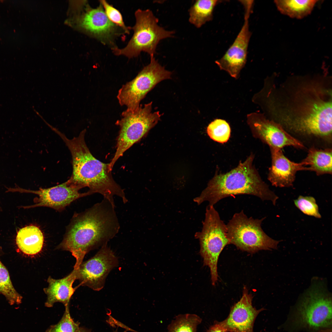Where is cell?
I'll list each match as a JSON object with an SVG mask.
<instances>
[{
  "instance_id": "17",
  "label": "cell",
  "mask_w": 332,
  "mask_h": 332,
  "mask_svg": "<svg viewBox=\"0 0 332 332\" xmlns=\"http://www.w3.org/2000/svg\"><path fill=\"white\" fill-rule=\"evenodd\" d=\"M271 148V165L268 178L272 185L280 188L293 185L297 172L306 170L303 162L295 163L287 158L281 149Z\"/></svg>"
},
{
  "instance_id": "19",
  "label": "cell",
  "mask_w": 332,
  "mask_h": 332,
  "mask_svg": "<svg viewBox=\"0 0 332 332\" xmlns=\"http://www.w3.org/2000/svg\"><path fill=\"white\" fill-rule=\"evenodd\" d=\"M16 244L24 254L34 255L42 250L44 242L43 233L39 227L31 225L21 228L17 233Z\"/></svg>"
},
{
  "instance_id": "14",
  "label": "cell",
  "mask_w": 332,
  "mask_h": 332,
  "mask_svg": "<svg viewBox=\"0 0 332 332\" xmlns=\"http://www.w3.org/2000/svg\"><path fill=\"white\" fill-rule=\"evenodd\" d=\"M247 121L253 130L270 148L281 149L287 146L303 148L302 142L288 133L281 126L263 114H248Z\"/></svg>"
},
{
  "instance_id": "24",
  "label": "cell",
  "mask_w": 332,
  "mask_h": 332,
  "mask_svg": "<svg viewBox=\"0 0 332 332\" xmlns=\"http://www.w3.org/2000/svg\"><path fill=\"white\" fill-rule=\"evenodd\" d=\"M0 293L5 296L10 305L21 302L22 297L14 289L8 270L0 261Z\"/></svg>"
},
{
  "instance_id": "25",
  "label": "cell",
  "mask_w": 332,
  "mask_h": 332,
  "mask_svg": "<svg viewBox=\"0 0 332 332\" xmlns=\"http://www.w3.org/2000/svg\"><path fill=\"white\" fill-rule=\"evenodd\" d=\"M210 138L220 143L226 142L230 135L231 129L228 124L224 120L217 119L211 122L207 128Z\"/></svg>"
},
{
  "instance_id": "31",
  "label": "cell",
  "mask_w": 332,
  "mask_h": 332,
  "mask_svg": "<svg viewBox=\"0 0 332 332\" xmlns=\"http://www.w3.org/2000/svg\"><path fill=\"white\" fill-rule=\"evenodd\" d=\"M118 332L117 331H115L114 332ZM126 332L125 331V332Z\"/></svg>"
},
{
  "instance_id": "3",
  "label": "cell",
  "mask_w": 332,
  "mask_h": 332,
  "mask_svg": "<svg viewBox=\"0 0 332 332\" xmlns=\"http://www.w3.org/2000/svg\"><path fill=\"white\" fill-rule=\"evenodd\" d=\"M53 131L64 141L71 153L73 171L68 180L70 183L81 189L87 187L91 195L101 194L113 204L115 196L121 198L124 203L128 202L124 190L112 176L109 163L102 162L90 152L85 141V129L71 139L56 128Z\"/></svg>"
},
{
  "instance_id": "13",
  "label": "cell",
  "mask_w": 332,
  "mask_h": 332,
  "mask_svg": "<svg viewBox=\"0 0 332 332\" xmlns=\"http://www.w3.org/2000/svg\"><path fill=\"white\" fill-rule=\"evenodd\" d=\"M81 188L70 183L68 180L61 184L48 188H40L37 190L23 189L19 187L7 188V192L31 193L38 195L34 198V204L24 206V208L44 207L58 211L63 210L72 202L80 198L91 195L88 192L81 193Z\"/></svg>"
},
{
  "instance_id": "28",
  "label": "cell",
  "mask_w": 332,
  "mask_h": 332,
  "mask_svg": "<svg viewBox=\"0 0 332 332\" xmlns=\"http://www.w3.org/2000/svg\"><path fill=\"white\" fill-rule=\"evenodd\" d=\"M79 325L71 318L68 306H65L64 313L59 322L51 326L46 332H76L79 328Z\"/></svg>"
},
{
  "instance_id": "30",
  "label": "cell",
  "mask_w": 332,
  "mask_h": 332,
  "mask_svg": "<svg viewBox=\"0 0 332 332\" xmlns=\"http://www.w3.org/2000/svg\"><path fill=\"white\" fill-rule=\"evenodd\" d=\"M76 332H89L88 330H86V329L83 328H80L77 330Z\"/></svg>"
},
{
  "instance_id": "27",
  "label": "cell",
  "mask_w": 332,
  "mask_h": 332,
  "mask_svg": "<svg viewBox=\"0 0 332 332\" xmlns=\"http://www.w3.org/2000/svg\"><path fill=\"white\" fill-rule=\"evenodd\" d=\"M99 2L102 5L109 20L122 29L125 34H129L131 27H128L125 25L122 14L119 10L105 0H101Z\"/></svg>"
},
{
  "instance_id": "4",
  "label": "cell",
  "mask_w": 332,
  "mask_h": 332,
  "mask_svg": "<svg viewBox=\"0 0 332 332\" xmlns=\"http://www.w3.org/2000/svg\"><path fill=\"white\" fill-rule=\"evenodd\" d=\"M251 155L235 168L223 174L215 175L194 201L198 205L205 201L214 206L225 198L240 195L257 197L263 201H271L275 205L278 197L269 188L253 167Z\"/></svg>"
},
{
  "instance_id": "2",
  "label": "cell",
  "mask_w": 332,
  "mask_h": 332,
  "mask_svg": "<svg viewBox=\"0 0 332 332\" xmlns=\"http://www.w3.org/2000/svg\"><path fill=\"white\" fill-rule=\"evenodd\" d=\"M115 205L104 199L91 208L74 214L57 248L70 252L77 270L90 250L107 244L118 233L120 225Z\"/></svg>"
},
{
  "instance_id": "8",
  "label": "cell",
  "mask_w": 332,
  "mask_h": 332,
  "mask_svg": "<svg viewBox=\"0 0 332 332\" xmlns=\"http://www.w3.org/2000/svg\"><path fill=\"white\" fill-rule=\"evenodd\" d=\"M200 242V254L205 266L210 268L211 283L214 286L218 280L217 263L224 247L230 244L226 224L222 220L213 206L206 208L205 219L201 231L195 235Z\"/></svg>"
},
{
  "instance_id": "1",
  "label": "cell",
  "mask_w": 332,
  "mask_h": 332,
  "mask_svg": "<svg viewBox=\"0 0 332 332\" xmlns=\"http://www.w3.org/2000/svg\"><path fill=\"white\" fill-rule=\"evenodd\" d=\"M326 76H293L272 81L265 104L271 120L285 130L327 141L332 139V89Z\"/></svg>"
},
{
  "instance_id": "21",
  "label": "cell",
  "mask_w": 332,
  "mask_h": 332,
  "mask_svg": "<svg viewBox=\"0 0 332 332\" xmlns=\"http://www.w3.org/2000/svg\"><path fill=\"white\" fill-rule=\"evenodd\" d=\"M317 0H275L274 3L282 14L290 18L300 19L312 12Z\"/></svg>"
},
{
  "instance_id": "15",
  "label": "cell",
  "mask_w": 332,
  "mask_h": 332,
  "mask_svg": "<svg viewBox=\"0 0 332 332\" xmlns=\"http://www.w3.org/2000/svg\"><path fill=\"white\" fill-rule=\"evenodd\" d=\"M253 298L252 294L244 286L242 297L231 307L227 317L218 322L220 326L227 332H254L256 318L265 309L262 308L258 310L253 307Z\"/></svg>"
},
{
  "instance_id": "5",
  "label": "cell",
  "mask_w": 332,
  "mask_h": 332,
  "mask_svg": "<svg viewBox=\"0 0 332 332\" xmlns=\"http://www.w3.org/2000/svg\"><path fill=\"white\" fill-rule=\"evenodd\" d=\"M322 283H315L300 299L283 325L289 332H332V298Z\"/></svg>"
},
{
  "instance_id": "22",
  "label": "cell",
  "mask_w": 332,
  "mask_h": 332,
  "mask_svg": "<svg viewBox=\"0 0 332 332\" xmlns=\"http://www.w3.org/2000/svg\"><path fill=\"white\" fill-rule=\"evenodd\" d=\"M221 1L196 0L189 10V21L197 28H200L213 18L216 6Z\"/></svg>"
},
{
  "instance_id": "23",
  "label": "cell",
  "mask_w": 332,
  "mask_h": 332,
  "mask_svg": "<svg viewBox=\"0 0 332 332\" xmlns=\"http://www.w3.org/2000/svg\"><path fill=\"white\" fill-rule=\"evenodd\" d=\"M202 321V318L196 314H179L168 326V332H197L198 326Z\"/></svg>"
},
{
  "instance_id": "11",
  "label": "cell",
  "mask_w": 332,
  "mask_h": 332,
  "mask_svg": "<svg viewBox=\"0 0 332 332\" xmlns=\"http://www.w3.org/2000/svg\"><path fill=\"white\" fill-rule=\"evenodd\" d=\"M118 264L113 251L105 244L94 256L81 263L76 270V279L79 280V286L98 291L103 288L109 273Z\"/></svg>"
},
{
  "instance_id": "26",
  "label": "cell",
  "mask_w": 332,
  "mask_h": 332,
  "mask_svg": "<svg viewBox=\"0 0 332 332\" xmlns=\"http://www.w3.org/2000/svg\"><path fill=\"white\" fill-rule=\"evenodd\" d=\"M294 202L295 206L304 214L316 218H321L318 206L314 197L300 195Z\"/></svg>"
},
{
  "instance_id": "10",
  "label": "cell",
  "mask_w": 332,
  "mask_h": 332,
  "mask_svg": "<svg viewBox=\"0 0 332 332\" xmlns=\"http://www.w3.org/2000/svg\"><path fill=\"white\" fill-rule=\"evenodd\" d=\"M172 73L166 70L156 60L150 57V63L144 67L133 80L123 85L117 96L119 104L127 109L134 110L140 105V101L158 83L170 79Z\"/></svg>"
},
{
  "instance_id": "16",
  "label": "cell",
  "mask_w": 332,
  "mask_h": 332,
  "mask_svg": "<svg viewBox=\"0 0 332 332\" xmlns=\"http://www.w3.org/2000/svg\"><path fill=\"white\" fill-rule=\"evenodd\" d=\"M82 26L103 45L111 48L117 47L116 39L125 33L108 19L100 3L95 8L89 9L81 21Z\"/></svg>"
},
{
  "instance_id": "12",
  "label": "cell",
  "mask_w": 332,
  "mask_h": 332,
  "mask_svg": "<svg viewBox=\"0 0 332 332\" xmlns=\"http://www.w3.org/2000/svg\"><path fill=\"white\" fill-rule=\"evenodd\" d=\"M244 9V22L243 26L231 46L225 54L215 63L221 70L227 72L232 77L237 78L247 61V49L251 35L249 29V20L254 4L251 0L242 3Z\"/></svg>"
},
{
  "instance_id": "7",
  "label": "cell",
  "mask_w": 332,
  "mask_h": 332,
  "mask_svg": "<svg viewBox=\"0 0 332 332\" xmlns=\"http://www.w3.org/2000/svg\"><path fill=\"white\" fill-rule=\"evenodd\" d=\"M152 102L140 105L134 110L127 109L122 114V118L116 124L120 129L117 139L116 151L109 164L112 171L117 160L134 144L147 135L160 120L159 112H152Z\"/></svg>"
},
{
  "instance_id": "20",
  "label": "cell",
  "mask_w": 332,
  "mask_h": 332,
  "mask_svg": "<svg viewBox=\"0 0 332 332\" xmlns=\"http://www.w3.org/2000/svg\"><path fill=\"white\" fill-rule=\"evenodd\" d=\"M332 149L312 147L302 161L306 170L314 172L318 175L330 174L332 172Z\"/></svg>"
},
{
  "instance_id": "6",
  "label": "cell",
  "mask_w": 332,
  "mask_h": 332,
  "mask_svg": "<svg viewBox=\"0 0 332 332\" xmlns=\"http://www.w3.org/2000/svg\"><path fill=\"white\" fill-rule=\"evenodd\" d=\"M136 22L131 30L133 34L127 45L122 48L112 49L116 56L128 58L138 56L141 52L154 56L157 45L161 40L172 37L174 32L165 30L158 24V19L149 10L138 9L135 13Z\"/></svg>"
},
{
  "instance_id": "29",
  "label": "cell",
  "mask_w": 332,
  "mask_h": 332,
  "mask_svg": "<svg viewBox=\"0 0 332 332\" xmlns=\"http://www.w3.org/2000/svg\"><path fill=\"white\" fill-rule=\"evenodd\" d=\"M206 332H227L219 324L218 321L209 327Z\"/></svg>"
},
{
  "instance_id": "18",
  "label": "cell",
  "mask_w": 332,
  "mask_h": 332,
  "mask_svg": "<svg viewBox=\"0 0 332 332\" xmlns=\"http://www.w3.org/2000/svg\"><path fill=\"white\" fill-rule=\"evenodd\" d=\"M76 279V270L74 269L61 279H55L49 276L47 280L48 286L43 289L47 295L45 306L51 307L57 302L62 303L65 306H69L70 299L77 288L72 287Z\"/></svg>"
},
{
  "instance_id": "9",
  "label": "cell",
  "mask_w": 332,
  "mask_h": 332,
  "mask_svg": "<svg viewBox=\"0 0 332 332\" xmlns=\"http://www.w3.org/2000/svg\"><path fill=\"white\" fill-rule=\"evenodd\" d=\"M265 218H248L243 210L235 213L226 224L230 244L251 254L261 250L277 249L280 241L271 238L262 228V223Z\"/></svg>"
}]
</instances>
